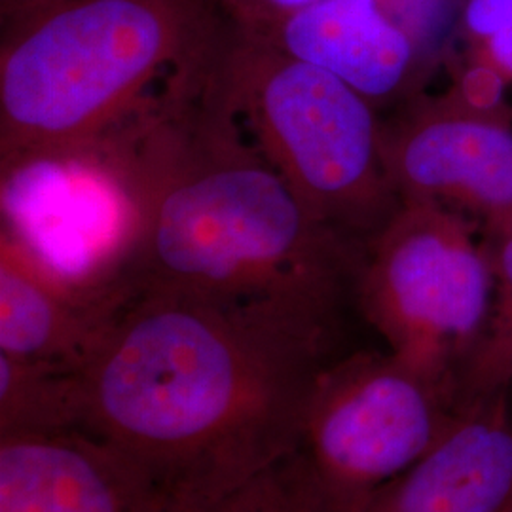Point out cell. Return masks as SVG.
Returning <instances> with one entry per match:
<instances>
[{"mask_svg":"<svg viewBox=\"0 0 512 512\" xmlns=\"http://www.w3.org/2000/svg\"><path fill=\"white\" fill-rule=\"evenodd\" d=\"M465 27L484 42L512 27V0H469L465 6Z\"/></svg>","mask_w":512,"mask_h":512,"instance_id":"2e32d148","label":"cell"},{"mask_svg":"<svg viewBox=\"0 0 512 512\" xmlns=\"http://www.w3.org/2000/svg\"><path fill=\"white\" fill-rule=\"evenodd\" d=\"M215 0H55L4 19L2 175L92 147L215 54Z\"/></svg>","mask_w":512,"mask_h":512,"instance_id":"3957f363","label":"cell"},{"mask_svg":"<svg viewBox=\"0 0 512 512\" xmlns=\"http://www.w3.org/2000/svg\"><path fill=\"white\" fill-rule=\"evenodd\" d=\"M80 429L74 368L0 353V437Z\"/></svg>","mask_w":512,"mask_h":512,"instance_id":"7c38bea8","label":"cell"},{"mask_svg":"<svg viewBox=\"0 0 512 512\" xmlns=\"http://www.w3.org/2000/svg\"><path fill=\"white\" fill-rule=\"evenodd\" d=\"M389 177L403 202L439 203L478 222H512V116L456 88L423 93L382 126Z\"/></svg>","mask_w":512,"mask_h":512,"instance_id":"52a82bcc","label":"cell"},{"mask_svg":"<svg viewBox=\"0 0 512 512\" xmlns=\"http://www.w3.org/2000/svg\"><path fill=\"white\" fill-rule=\"evenodd\" d=\"M167 512H327V509L294 450L219 499Z\"/></svg>","mask_w":512,"mask_h":512,"instance_id":"5bb4252c","label":"cell"},{"mask_svg":"<svg viewBox=\"0 0 512 512\" xmlns=\"http://www.w3.org/2000/svg\"><path fill=\"white\" fill-rule=\"evenodd\" d=\"M217 78L239 124L311 211L366 245L401 207L384 158V118L344 80L236 25Z\"/></svg>","mask_w":512,"mask_h":512,"instance_id":"277c9868","label":"cell"},{"mask_svg":"<svg viewBox=\"0 0 512 512\" xmlns=\"http://www.w3.org/2000/svg\"><path fill=\"white\" fill-rule=\"evenodd\" d=\"M219 50L92 145L128 207L120 294H183L338 332L365 245L319 219L245 139Z\"/></svg>","mask_w":512,"mask_h":512,"instance_id":"6da1fadb","label":"cell"},{"mask_svg":"<svg viewBox=\"0 0 512 512\" xmlns=\"http://www.w3.org/2000/svg\"><path fill=\"white\" fill-rule=\"evenodd\" d=\"M215 2H217V4H219V6H222V4H224V2H226V0H215Z\"/></svg>","mask_w":512,"mask_h":512,"instance_id":"d6986e66","label":"cell"},{"mask_svg":"<svg viewBox=\"0 0 512 512\" xmlns=\"http://www.w3.org/2000/svg\"><path fill=\"white\" fill-rule=\"evenodd\" d=\"M507 512H512V505H511V507H509V511H507Z\"/></svg>","mask_w":512,"mask_h":512,"instance_id":"ffe728a7","label":"cell"},{"mask_svg":"<svg viewBox=\"0 0 512 512\" xmlns=\"http://www.w3.org/2000/svg\"><path fill=\"white\" fill-rule=\"evenodd\" d=\"M478 222L439 203L403 202L366 241L357 310L387 351L458 401L461 368L486 329L494 274Z\"/></svg>","mask_w":512,"mask_h":512,"instance_id":"5b68a950","label":"cell"},{"mask_svg":"<svg viewBox=\"0 0 512 512\" xmlns=\"http://www.w3.org/2000/svg\"><path fill=\"white\" fill-rule=\"evenodd\" d=\"M120 298L57 272L14 232L0 238V353L78 368Z\"/></svg>","mask_w":512,"mask_h":512,"instance_id":"8fae6325","label":"cell"},{"mask_svg":"<svg viewBox=\"0 0 512 512\" xmlns=\"http://www.w3.org/2000/svg\"><path fill=\"white\" fill-rule=\"evenodd\" d=\"M0 512H164L145 475L86 431L0 437Z\"/></svg>","mask_w":512,"mask_h":512,"instance_id":"9c48e42d","label":"cell"},{"mask_svg":"<svg viewBox=\"0 0 512 512\" xmlns=\"http://www.w3.org/2000/svg\"><path fill=\"white\" fill-rule=\"evenodd\" d=\"M494 274L492 310L458 380L459 408L509 395L512 385V222L480 228Z\"/></svg>","mask_w":512,"mask_h":512,"instance_id":"4fadbf2b","label":"cell"},{"mask_svg":"<svg viewBox=\"0 0 512 512\" xmlns=\"http://www.w3.org/2000/svg\"><path fill=\"white\" fill-rule=\"evenodd\" d=\"M313 2L317 0H226L222 6L230 10L241 29H258Z\"/></svg>","mask_w":512,"mask_h":512,"instance_id":"9a60e30c","label":"cell"},{"mask_svg":"<svg viewBox=\"0 0 512 512\" xmlns=\"http://www.w3.org/2000/svg\"><path fill=\"white\" fill-rule=\"evenodd\" d=\"M473 65H480L497 74L505 86L512 84V27L495 37L480 42V50Z\"/></svg>","mask_w":512,"mask_h":512,"instance_id":"e0dca14e","label":"cell"},{"mask_svg":"<svg viewBox=\"0 0 512 512\" xmlns=\"http://www.w3.org/2000/svg\"><path fill=\"white\" fill-rule=\"evenodd\" d=\"M458 412L448 389L391 351H353L319 372L296 454L327 512H365Z\"/></svg>","mask_w":512,"mask_h":512,"instance_id":"8992f818","label":"cell"},{"mask_svg":"<svg viewBox=\"0 0 512 512\" xmlns=\"http://www.w3.org/2000/svg\"><path fill=\"white\" fill-rule=\"evenodd\" d=\"M336 342L277 311L124 294L74 368L80 429L131 461L164 512L209 503L293 454Z\"/></svg>","mask_w":512,"mask_h":512,"instance_id":"7a4b0ae2","label":"cell"},{"mask_svg":"<svg viewBox=\"0 0 512 512\" xmlns=\"http://www.w3.org/2000/svg\"><path fill=\"white\" fill-rule=\"evenodd\" d=\"M512 505L509 395L465 404L448 431L365 512H507Z\"/></svg>","mask_w":512,"mask_h":512,"instance_id":"30bf717a","label":"cell"},{"mask_svg":"<svg viewBox=\"0 0 512 512\" xmlns=\"http://www.w3.org/2000/svg\"><path fill=\"white\" fill-rule=\"evenodd\" d=\"M55 0H2V18L10 19Z\"/></svg>","mask_w":512,"mask_h":512,"instance_id":"ac0fdd59","label":"cell"},{"mask_svg":"<svg viewBox=\"0 0 512 512\" xmlns=\"http://www.w3.org/2000/svg\"><path fill=\"white\" fill-rule=\"evenodd\" d=\"M241 31L334 74L378 110L416 99L431 69L420 38L391 0H317Z\"/></svg>","mask_w":512,"mask_h":512,"instance_id":"ba28073f","label":"cell"}]
</instances>
